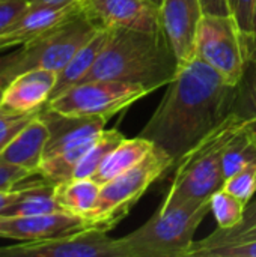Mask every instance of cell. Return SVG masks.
Here are the masks:
<instances>
[{"label": "cell", "mask_w": 256, "mask_h": 257, "mask_svg": "<svg viewBox=\"0 0 256 257\" xmlns=\"http://www.w3.org/2000/svg\"><path fill=\"white\" fill-rule=\"evenodd\" d=\"M235 95L237 84L195 56L180 63L139 136L164 151L175 166L232 113Z\"/></svg>", "instance_id": "1"}, {"label": "cell", "mask_w": 256, "mask_h": 257, "mask_svg": "<svg viewBox=\"0 0 256 257\" xmlns=\"http://www.w3.org/2000/svg\"><path fill=\"white\" fill-rule=\"evenodd\" d=\"M91 227L81 217L53 212L29 217H0V238L42 241L72 235Z\"/></svg>", "instance_id": "14"}, {"label": "cell", "mask_w": 256, "mask_h": 257, "mask_svg": "<svg viewBox=\"0 0 256 257\" xmlns=\"http://www.w3.org/2000/svg\"><path fill=\"white\" fill-rule=\"evenodd\" d=\"M30 5H45V6H68L72 3L84 2V0H29Z\"/></svg>", "instance_id": "33"}, {"label": "cell", "mask_w": 256, "mask_h": 257, "mask_svg": "<svg viewBox=\"0 0 256 257\" xmlns=\"http://www.w3.org/2000/svg\"><path fill=\"white\" fill-rule=\"evenodd\" d=\"M18 54H20V51L14 50L11 53H6V54L0 56V81L5 86L14 77V69L17 66V62H18Z\"/></svg>", "instance_id": "31"}, {"label": "cell", "mask_w": 256, "mask_h": 257, "mask_svg": "<svg viewBox=\"0 0 256 257\" xmlns=\"http://www.w3.org/2000/svg\"><path fill=\"white\" fill-rule=\"evenodd\" d=\"M250 164H256V139L246 123L223 154L222 169L225 181Z\"/></svg>", "instance_id": "23"}, {"label": "cell", "mask_w": 256, "mask_h": 257, "mask_svg": "<svg viewBox=\"0 0 256 257\" xmlns=\"http://www.w3.org/2000/svg\"><path fill=\"white\" fill-rule=\"evenodd\" d=\"M125 139V136L113 128V130H104L88 148L81 160L78 161L72 179H81V178H92L101 163L106 160V157Z\"/></svg>", "instance_id": "22"}, {"label": "cell", "mask_w": 256, "mask_h": 257, "mask_svg": "<svg viewBox=\"0 0 256 257\" xmlns=\"http://www.w3.org/2000/svg\"><path fill=\"white\" fill-rule=\"evenodd\" d=\"M204 14L213 15H229L234 14L229 0H201Z\"/></svg>", "instance_id": "32"}, {"label": "cell", "mask_w": 256, "mask_h": 257, "mask_svg": "<svg viewBox=\"0 0 256 257\" xmlns=\"http://www.w3.org/2000/svg\"><path fill=\"white\" fill-rule=\"evenodd\" d=\"M178 59L163 32L125 27L109 29L106 44L84 81L116 80L140 84L151 92L167 86L178 71Z\"/></svg>", "instance_id": "2"}, {"label": "cell", "mask_w": 256, "mask_h": 257, "mask_svg": "<svg viewBox=\"0 0 256 257\" xmlns=\"http://www.w3.org/2000/svg\"><path fill=\"white\" fill-rule=\"evenodd\" d=\"M247 122L231 113L222 123L196 143L174 166L175 172L164 205L184 202H207L225 184L222 160L228 145L246 126Z\"/></svg>", "instance_id": "3"}, {"label": "cell", "mask_w": 256, "mask_h": 257, "mask_svg": "<svg viewBox=\"0 0 256 257\" xmlns=\"http://www.w3.org/2000/svg\"><path fill=\"white\" fill-rule=\"evenodd\" d=\"M256 0H234V15L241 30L253 36L255 30Z\"/></svg>", "instance_id": "29"}, {"label": "cell", "mask_w": 256, "mask_h": 257, "mask_svg": "<svg viewBox=\"0 0 256 257\" xmlns=\"http://www.w3.org/2000/svg\"><path fill=\"white\" fill-rule=\"evenodd\" d=\"M39 111V110H38ZM17 113L0 107V152L36 116V113Z\"/></svg>", "instance_id": "27"}, {"label": "cell", "mask_w": 256, "mask_h": 257, "mask_svg": "<svg viewBox=\"0 0 256 257\" xmlns=\"http://www.w3.org/2000/svg\"><path fill=\"white\" fill-rule=\"evenodd\" d=\"M231 2V6H232V11H234V0H229Z\"/></svg>", "instance_id": "39"}, {"label": "cell", "mask_w": 256, "mask_h": 257, "mask_svg": "<svg viewBox=\"0 0 256 257\" xmlns=\"http://www.w3.org/2000/svg\"><path fill=\"white\" fill-rule=\"evenodd\" d=\"M84 2L72 3L68 6H45L30 5L21 18L0 36V51L15 45H24L53 27L62 24L84 8Z\"/></svg>", "instance_id": "16"}, {"label": "cell", "mask_w": 256, "mask_h": 257, "mask_svg": "<svg viewBox=\"0 0 256 257\" xmlns=\"http://www.w3.org/2000/svg\"><path fill=\"white\" fill-rule=\"evenodd\" d=\"M100 188L101 185L92 178L69 179L56 184L54 196L62 212L88 220L97 203Z\"/></svg>", "instance_id": "20"}, {"label": "cell", "mask_w": 256, "mask_h": 257, "mask_svg": "<svg viewBox=\"0 0 256 257\" xmlns=\"http://www.w3.org/2000/svg\"><path fill=\"white\" fill-rule=\"evenodd\" d=\"M56 71L33 68L14 77L3 89L0 107L17 113H35L50 101Z\"/></svg>", "instance_id": "15"}, {"label": "cell", "mask_w": 256, "mask_h": 257, "mask_svg": "<svg viewBox=\"0 0 256 257\" xmlns=\"http://www.w3.org/2000/svg\"><path fill=\"white\" fill-rule=\"evenodd\" d=\"M47 142L48 128L36 113V116L0 152V163L21 167L29 173H36L44 158Z\"/></svg>", "instance_id": "17"}, {"label": "cell", "mask_w": 256, "mask_h": 257, "mask_svg": "<svg viewBox=\"0 0 256 257\" xmlns=\"http://www.w3.org/2000/svg\"><path fill=\"white\" fill-rule=\"evenodd\" d=\"M107 33L109 29H101L98 30L72 57L71 60L57 72V78H56V84L54 89L51 92L50 99L59 96L60 93L66 92L68 89L80 84L84 77L89 74V71L92 69L97 57L100 56L106 39H107Z\"/></svg>", "instance_id": "19"}, {"label": "cell", "mask_w": 256, "mask_h": 257, "mask_svg": "<svg viewBox=\"0 0 256 257\" xmlns=\"http://www.w3.org/2000/svg\"><path fill=\"white\" fill-rule=\"evenodd\" d=\"M29 175H32V173H29L27 170H24L21 167L0 163V191L17 190L18 182H21Z\"/></svg>", "instance_id": "30"}, {"label": "cell", "mask_w": 256, "mask_h": 257, "mask_svg": "<svg viewBox=\"0 0 256 257\" xmlns=\"http://www.w3.org/2000/svg\"><path fill=\"white\" fill-rule=\"evenodd\" d=\"M170 167L174 160L154 146L137 164L101 185L97 203L86 220L88 224L107 232L113 229Z\"/></svg>", "instance_id": "5"}, {"label": "cell", "mask_w": 256, "mask_h": 257, "mask_svg": "<svg viewBox=\"0 0 256 257\" xmlns=\"http://www.w3.org/2000/svg\"><path fill=\"white\" fill-rule=\"evenodd\" d=\"M202 17L201 0H163L160 5L161 29L178 63H184L196 56V35Z\"/></svg>", "instance_id": "12"}, {"label": "cell", "mask_w": 256, "mask_h": 257, "mask_svg": "<svg viewBox=\"0 0 256 257\" xmlns=\"http://www.w3.org/2000/svg\"><path fill=\"white\" fill-rule=\"evenodd\" d=\"M186 257H256V199L246 205L237 226L217 227L207 238L193 241Z\"/></svg>", "instance_id": "11"}, {"label": "cell", "mask_w": 256, "mask_h": 257, "mask_svg": "<svg viewBox=\"0 0 256 257\" xmlns=\"http://www.w3.org/2000/svg\"><path fill=\"white\" fill-rule=\"evenodd\" d=\"M223 188L247 205L256 193V164H250L234 176L228 178L223 184Z\"/></svg>", "instance_id": "26"}, {"label": "cell", "mask_w": 256, "mask_h": 257, "mask_svg": "<svg viewBox=\"0 0 256 257\" xmlns=\"http://www.w3.org/2000/svg\"><path fill=\"white\" fill-rule=\"evenodd\" d=\"M3 89H5V84L0 81V99H2V93H3Z\"/></svg>", "instance_id": "37"}, {"label": "cell", "mask_w": 256, "mask_h": 257, "mask_svg": "<svg viewBox=\"0 0 256 257\" xmlns=\"http://www.w3.org/2000/svg\"><path fill=\"white\" fill-rule=\"evenodd\" d=\"M152 2H154L155 5H158V6H160V5L163 3V0H152Z\"/></svg>", "instance_id": "38"}, {"label": "cell", "mask_w": 256, "mask_h": 257, "mask_svg": "<svg viewBox=\"0 0 256 257\" xmlns=\"http://www.w3.org/2000/svg\"><path fill=\"white\" fill-rule=\"evenodd\" d=\"M17 197V190H9V191H0V212Z\"/></svg>", "instance_id": "34"}, {"label": "cell", "mask_w": 256, "mask_h": 257, "mask_svg": "<svg viewBox=\"0 0 256 257\" xmlns=\"http://www.w3.org/2000/svg\"><path fill=\"white\" fill-rule=\"evenodd\" d=\"M210 200L161 205L151 218L131 233L116 239L118 257H186Z\"/></svg>", "instance_id": "4"}, {"label": "cell", "mask_w": 256, "mask_h": 257, "mask_svg": "<svg viewBox=\"0 0 256 257\" xmlns=\"http://www.w3.org/2000/svg\"><path fill=\"white\" fill-rule=\"evenodd\" d=\"M84 9L103 27L143 32L161 29L160 6L152 0H86Z\"/></svg>", "instance_id": "13"}, {"label": "cell", "mask_w": 256, "mask_h": 257, "mask_svg": "<svg viewBox=\"0 0 256 257\" xmlns=\"http://www.w3.org/2000/svg\"><path fill=\"white\" fill-rule=\"evenodd\" d=\"M101 29L103 27L83 8L80 12L45 32L39 38L20 45L14 77L33 68H44L59 72L71 60V57Z\"/></svg>", "instance_id": "7"}, {"label": "cell", "mask_w": 256, "mask_h": 257, "mask_svg": "<svg viewBox=\"0 0 256 257\" xmlns=\"http://www.w3.org/2000/svg\"><path fill=\"white\" fill-rule=\"evenodd\" d=\"M252 44L253 36L241 30L234 14H204L196 35L195 53L229 83L238 84Z\"/></svg>", "instance_id": "6"}, {"label": "cell", "mask_w": 256, "mask_h": 257, "mask_svg": "<svg viewBox=\"0 0 256 257\" xmlns=\"http://www.w3.org/2000/svg\"><path fill=\"white\" fill-rule=\"evenodd\" d=\"M232 113L244 122L256 119V44L253 41L252 50L244 68V72L237 84V95L234 99Z\"/></svg>", "instance_id": "24"}, {"label": "cell", "mask_w": 256, "mask_h": 257, "mask_svg": "<svg viewBox=\"0 0 256 257\" xmlns=\"http://www.w3.org/2000/svg\"><path fill=\"white\" fill-rule=\"evenodd\" d=\"M247 126H249L250 133L255 136V139H256V119L255 120H252V122H249V123H247Z\"/></svg>", "instance_id": "35"}, {"label": "cell", "mask_w": 256, "mask_h": 257, "mask_svg": "<svg viewBox=\"0 0 256 257\" xmlns=\"http://www.w3.org/2000/svg\"><path fill=\"white\" fill-rule=\"evenodd\" d=\"M154 148V143L148 139H143L140 136L134 139H124L101 163L92 179L98 182L100 185L106 184L107 181L113 179L115 176L124 173L134 164H137L151 149Z\"/></svg>", "instance_id": "21"}, {"label": "cell", "mask_w": 256, "mask_h": 257, "mask_svg": "<svg viewBox=\"0 0 256 257\" xmlns=\"http://www.w3.org/2000/svg\"><path fill=\"white\" fill-rule=\"evenodd\" d=\"M210 206L216 218L217 227L222 229H229L237 226L241 221L246 209V205L234 194L226 191L223 187L211 196Z\"/></svg>", "instance_id": "25"}, {"label": "cell", "mask_w": 256, "mask_h": 257, "mask_svg": "<svg viewBox=\"0 0 256 257\" xmlns=\"http://www.w3.org/2000/svg\"><path fill=\"white\" fill-rule=\"evenodd\" d=\"M148 93L151 90L140 84L116 80H92L68 89L50 99L47 105L63 114L106 116L110 119Z\"/></svg>", "instance_id": "8"}, {"label": "cell", "mask_w": 256, "mask_h": 257, "mask_svg": "<svg viewBox=\"0 0 256 257\" xmlns=\"http://www.w3.org/2000/svg\"><path fill=\"white\" fill-rule=\"evenodd\" d=\"M0 257H118V244L107 230L88 227L60 238L0 247Z\"/></svg>", "instance_id": "9"}, {"label": "cell", "mask_w": 256, "mask_h": 257, "mask_svg": "<svg viewBox=\"0 0 256 257\" xmlns=\"http://www.w3.org/2000/svg\"><path fill=\"white\" fill-rule=\"evenodd\" d=\"M38 114L48 128L44 158L92 143L106 130L109 120L106 116L63 114L50 108L47 104L39 108Z\"/></svg>", "instance_id": "10"}, {"label": "cell", "mask_w": 256, "mask_h": 257, "mask_svg": "<svg viewBox=\"0 0 256 257\" xmlns=\"http://www.w3.org/2000/svg\"><path fill=\"white\" fill-rule=\"evenodd\" d=\"M29 6V0H0V36L21 18Z\"/></svg>", "instance_id": "28"}, {"label": "cell", "mask_w": 256, "mask_h": 257, "mask_svg": "<svg viewBox=\"0 0 256 257\" xmlns=\"http://www.w3.org/2000/svg\"><path fill=\"white\" fill-rule=\"evenodd\" d=\"M56 184L44 176L41 179L17 188V197L0 212V217H29L41 214L62 212L54 196Z\"/></svg>", "instance_id": "18"}, {"label": "cell", "mask_w": 256, "mask_h": 257, "mask_svg": "<svg viewBox=\"0 0 256 257\" xmlns=\"http://www.w3.org/2000/svg\"><path fill=\"white\" fill-rule=\"evenodd\" d=\"M253 41L256 44V9H255V30H253Z\"/></svg>", "instance_id": "36"}]
</instances>
